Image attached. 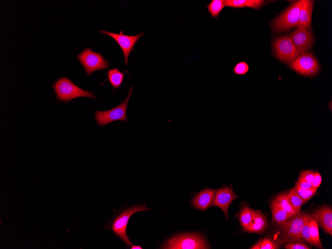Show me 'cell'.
<instances>
[{
    "mask_svg": "<svg viewBox=\"0 0 332 249\" xmlns=\"http://www.w3.org/2000/svg\"><path fill=\"white\" fill-rule=\"evenodd\" d=\"M272 202L280 206L285 211L292 216L299 214L291 205L287 197V193L281 194Z\"/></svg>",
    "mask_w": 332,
    "mask_h": 249,
    "instance_id": "obj_21",
    "label": "cell"
},
{
    "mask_svg": "<svg viewBox=\"0 0 332 249\" xmlns=\"http://www.w3.org/2000/svg\"><path fill=\"white\" fill-rule=\"evenodd\" d=\"M100 32L112 37L121 47L124 57L125 63L128 64V60L132 51L139 38L144 33L142 32L135 36H129L123 34V31L120 34L100 30Z\"/></svg>",
    "mask_w": 332,
    "mask_h": 249,
    "instance_id": "obj_11",
    "label": "cell"
},
{
    "mask_svg": "<svg viewBox=\"0 0 332 249\" xmlns=\"http://www.w3.org/2000/svg\"><path fill=\"white\" fill-rule=\"evenodd\" d=\"M315 171L311 170H305L301 172L298 181H302L312 183L315 178Z\"/></svg>",
    "mask_w": 332,
    "mask_h": 249,
    "instance_id": "obj_27",
    "label": "cell"
},
{
    "mask_svg": "<svg viewBox=\"0 0 332 249\" xmlns=\"http://www.w3.org/2000/svg\"><path fill=\"white\" fill-rule=\"evenodd\" d=\"M295 186H296L302 189H304L313 188L311 183L302 181H298Z\"/></svg>",
    "mask_w": 332,
    "mask_h": 249,
    "instance_id": "obj_32",
    "label": "cell"
},
{
    "mask_svg": "<svg viewBox=\"0 0 332 249\" xmlns=\"http://www.w3.org/2000/svg\"><path fill=\"white\" fill-rule=\"evenodd\" d=\"M310 215L301 213L288 218L281 227L282 238L285 242L294 243L302 239L301 232L307 218Z\"/></svg>",
    "mask_w": 332,
    "mask_h": 249,
    "instance_id": "obj_5",
    "label": "cell"
},
{
    "mask_svg": "<svg viewBox=\"0 0 332 249\" xmlns=\"http://www.w3.org/2000/svg\"><path fill=\"white\" fill-rule=\"evenodd\" d=\"M124 75L118 68L110 70L107 72V77L110 84L115 89L120 88L123 82Z\"/></svg>",
    "mask_w": 332,
    "mask_h": 249,
    "instance_id": "obj_23",
    "label": "cell"
},
{
    "mask_svg": "<svg viewBox=\"0 0 332 249\" xmlns=\"http://www.w3.org/2000/svg\"><path fill=\"white\" fill-rule=\"evenodd\" d=\"M249 70V66L245 62H241L236 64L234 68V72L236 75H245Z\"/></svg>",
    "mask_w": 332,
    "mask_h": 249,
    "instance_id": "obj_28",
    "label": "cell"
},
{
    "mask_svg": "<svg viewBox=\"0 0 332 249\" xmlns=\"http://www.w3.org/2000/svg\"><path fill=\"white\" fill-rule=\"evenodd\" d=\"M285 243V241L271 238H264L257 242L252 246L251 249H279Z\"/></svg>",
    "mask_w": 332,
    "mask_h": 249,
    "instance_id": "obj_18",
    "label": "cell"
},
{
    "mask_svg": "<svg viewBox=\"0 0 332 249\" xmlns=\"http://www.w3.org/2000/svg\"><path fill=\"white\" fill-rule=\"evenodd\" d=\"M305 0H300L289 7L272 23V30L275 31H288L300 26L299 17L301 9Z\"/></svg>",
    "mask_w": 332,
    "mask_h": 249,
    "instance_id": "obj_2",
    "label": "cell"
},
{
    "mask_svg": "<svg viewBox=\"0 0 332 249\" xmlns=\"http://www.w3.org/2000/svg\"><path fill=\"white\" fill-rule=\"evenodd\" d=\"M315 1L305 0L300 13L299 24L305 29L309 30L311 27V17Z\"/></svg>",
    "mask_w": 332,
    "mask_h": 249,
    "instance_id": "obj_16",
    "label": "cell"
},
{
    "mask_svg": "<svg viewBox=\"0 0 332 249\" xmlns=\"http://www.w3.org/2000/svg\"><path fill=\"white\" fill-rule=\"evenodd\" d=\"M133 91V88L131 87L126 99L117 107L106 111H96L95 118L100 126H104L110 123L118 121H122L124 123L127 122V108Z\"/></svg>",
    "mask_w": 332,
    "mask_h": 249,
    "instance_id": "obj_7",
    "label": "cell"
},
{
    "mask_svg": "<svg viewBox=\"0 0 332 249\" xmlns=\"http://www.w3.org/2000/svg\"><path fill=\"white\" fill-rule=\"evenodd\" d=\"M240 222L245 231L250 226L252 215L250 208L248 206H245L243 208L239 216Z\"/></svg>",
    "mask_w": 332,
    "mask_h": 249,
    "instance_id": "obj_25",
    "label": "cell"
},
{
    "mask_svg": "<svg viewBox=\"0 0 332 249\" xmlns=\"http://www.w3.org/2000/svg\"><path fill=\"white\" fill-rule=\"evenodd\" d=\"M225 7L224 0H213L208 6L207 9L213 18H217Z\"/></svg>",
    "mask_w": 332,
    "mask_h": 249,
    "instance_id": "obj_24",
    "label": "cell"
},
{
    "mask_svg": "<svg viewBox=\"0 0 332 249\" xmlns=\"http://www.w3.org/2000/svg\"><path fill=\"white\" fill-rule=\"evenodd\" d=\"M77 59L89 77L95 71L108 69L110 65L101 53L94 52L89 47L79 54Z\"/></svg>",
    "mask_w": 332,
    "mask_h": 249,
    "instance_id": "obj_6",
    "label": "cell"
},
{
    "mask_svg": "<svg viewBox=\"0 0 332 249\" xmlns=\"http://www.w3.org/2000/svg\"><path fill=\"white\" fill-rule=\"evenodd\" d=\"M225 6L232 8H251L256 10L263 6L265 1L262 0H225Z\"/></svg>",
    "mask_w": 332,
    "mask_h": 249,
    "instance_id": "obj_17",
    "label": "cell"
},
{
    "mask_svg": "<svg viewBox=\"0 0 332 249\" xmlns=\"http://www.w3.org/2000/svg\"><path fill=\"white\" fill-rule=\"evenodd\" d=\"M294 187L296 189L297 192L304 200L305 203L315 196L318 190L317 188H312L307 189H302L296 186H295Z\"/></svg>",
    "mask_w": 332,
    "mask_h": 249,
    "instance_id": "obj_26",
    "label": "cell"
},
{
    "mask_svg": "<svg viewBox=\"0 0 332 249\" xmlns=\"http://www.w3.org/2000/svg\"><path fill=\"white\" fill-rule=\"evenodd\" d=\"M147 210H150V209L145 205H138L125 209L114 219L110 226V229L126 245L133 246V243L128 239L126 234V228L129 220L134 214Z\"/></svg>",
    "mask_w": 332,
    "mask_h": 249,
    "instance_id": "obj_4",
    "label": "cell"
},
{
    "mask_svg": "<svg viewBox=\"0 0 332 249\" xmlns=\"http://www.w3.org/2000/svg\"><path fill=\"white\" fill-rule=\"evenodd\" d=\"M309 234L312 241V245L319 249H324L319 236L318 225L316 220L311 216L309 218Z\"/></svg>",
    "mask_w": 332,
    "mask_h": 249,
    "instance_id": "obj_19",
    "label": "cell"
},
{
    "mask_svg": "<svg viewBox=\"0 0 332 249\" xmlns=\"http://www.w3.org/2000/svg\"><path fill=\"white\" fill-rule=\"evenodd\" d=\"M290 68L304 76H313L320 70L318 62L310 53L301 54L289 65Z\"/></svg>",
    "mask_w": 332,
    "mask_h": 249,
    "instance_id": "obj_9",
    "label": "cell"
},
{
    "mask_svg": "<svg viewBox=\"0 0 332 249\" xmlns=\"http://www.w3.org/2000/svg\"><path fill=\"white\" fill-rule=\"evenodd\" d=\"M131 249H142V247L140 246H136L135 245H133L132 248H131Z\"/></svg>",
    "mask_w": 332,
    "mask_h": 249,
    "instance_id": "obj_33",
    "label": "cell"
},
{
    "mask_svg": "<svg viewBox=\"0 0 332 249\" xmlns=\"http://www.w3.org/2000/svg\"><path fill=\"white\" fill-rule=\"evenodd\" d=\"M210 247L201 235L196 233L181 234L166 242L162 247L166 249H207Z\"/></svg>",
    "mask_w": 332,
    "mask_h": 249,
    "instance_id": "obj_3",
    "label": "cell"
},
{
    "mask_svg": "<svg viewBox=\"0 0 332 249\" xmlns=\"http://www.w3.org/2000/svg\"><path fill=\"white\" fill-rule=\"evenodd\" d=\"M250 209L252 220L249 227L245 231L250 233H262L268 227L266 218L260 211Z\"/></svg>",
    "mask_w": 332,
    "mask_h": 249,
    "instance_id": "obj_14",
    "label": "cell"
},
{
    "mask_svg": "<svg viewBox=\"0 0 332 249\" xmlns=\"http://www.w3.org/2000/svg\"><path fill=\"white\" fill-rule=\"evenodd\" d=\"M216 191L211 189H206L201 191L194 198L193 205L196 208L205 210L212 204Z\"/></svg>",
    "mask_w": 332,
    "mask_h": 249,
    "instance_id": "obj_15",
    "label": "cell"
},
{
    "mask_svg": "<svg viewBox=\"0 0 332 249\" xmlns=\"http://www.w3.org/2000/svg\"><path fill=\"white\" fill-rule=\"evenodd\" d=\"M273 47L276 56L284 62L291 64L301 55L293 44L289 35L276 38L273 44Z\"/></svg>",
    "mask_w": 332,
    "mask_h": 249,
    "instance_id": "obj_8",
    "label": "cell"
},
{
    "mask_svg": "<svg viewBox=\"0 0 332 249\" xmlns=\"http://www.w3.org/2000/svg\"><path fill=\"white\" fill-rule=\"evenodd\" d=\"M53 88L60 102H67L81 97L97 99L93 92L80 88L66 78L59 79L53 85Z\"/></svg>",
    "mask_w": 332,
    "mask_h": 249,
    "instance_id": "obj_1",
    "label": "cell"
},
{
    "mask_svg": "<svg viewBox=\"0 0 332 249\" xmlns=\"http://www.w3.org/2000/svg\"><path fill=\"white\" fill-rule=\"evenodd\" d=\"M322 177L318 172H315V178L312 181V185L313 188H318L322 183Z\"/></svg>",
    "mask_w": 332,
    "mask_h": 249,
    "instance_id": "obj_31",
    "label": "cell"
},
{
    "mask_svg": "<svg viewBox=\"0 0 332 249\" xmlns=\"http://www.w3.org/2000/svg\"><path fill=\"white\" fill-rule=\"evenodd\" d=\"M285 248L287 249H310V247L306 246L305 244L299 243H289L285 245Z\"/></svg>",
    "mask_w": 332,
    "mask_h": 249,
    "instance_id": "obj_30",
    "label": "cell"
},
{
    "mask_svg": "<svg viewBox=\"0 0 332 249\" xmlns=\"http://www.w3.org/2000/svg\"><path fill=\"white\" fill-rule=\"evenodd\" d=\"M271 210L273 219L280 225L283 224L288 218L292 217L280 206L273 202L271 204Z\"/></svg>",
    "mask_w": 332,
    "mask_h": 249,
    "instance_id": "obj_20",
    "label": "cell"
},
{
    "mask_svg": "<svg viewBox=\"0 0 332 249\" xmlns=\"http://www.w3.org/2000/svg\"><path fill=\"white\" fill-rule=\"evenodd\" d=\"M288 199L293 207L298 214L301 213L302 206L305 203L294 187H292L287 193Z\"/></svg>",
    "mask_w": 332,
    "mask_h": 249,
    "instance_id": "obj_22",
    "label": "cell"
},
{
    "mask_svg": "<svg viewBox=\"0 0 332 249\" xmlns=\"http://www.w3.org/2000/svg\"><path fill=\"white\" fill-rule=\"evenodd\" d=\"M309 217L307 218L306 221L305 222L303 226V227L301 232V236L302 239H304L312 245L313 243L309 234Z\"/></svg>",
    "mask_w": 332,
    "mask_h": 249,
    "instance_id": "obj_29",
    "label": "cell"
},
{
    "mask_svg": "<svg viewBox=\"0 0 332 249\" xmlns=\"http://www.w3.org/2000/svg\"><path fill=\"white\" fill-rule=\"evenodd\" d=\"M318 225L327 234L332 236V209L329 205H323L316 209L312 216Z\"/></svg>",
    "mask_w": 332,
    "mask_h": 249,
    "instance_id": "obj_13",
    "label": "cell"
},
{
    "mask_svg": "<svg viewBox=\"0 0 332 249\" xmlns=\"http://www.w3.org/2000/svg\"><path fill=\"white\" fill-rule=\"evenodd\" d=\"M239 197L230 187L218 189L215 193L212 206H217L223 210L226 218L228 220V210L232 202Z\"/></svg>",
    "mask_w": 332,
    "mask_h": 249,
    "instance_id": "obj_12",
    "label": "cell"
},
{
    "mask_svg": "<svg viewBox=\"0 0 332 249\" xmlns=\"http://www.w3.org/2000/svg\"><path fill=\"white\" fill-rule=\"evenodd\" d=\"M289 36L301 54L306 53L314 43L312 32L300 25Z\"/></svg>",
    "mask_w": 332,
    "mask_h": 249,
    "instance_id": "obj_10",
    "label": "cell"
}]
</instances>
